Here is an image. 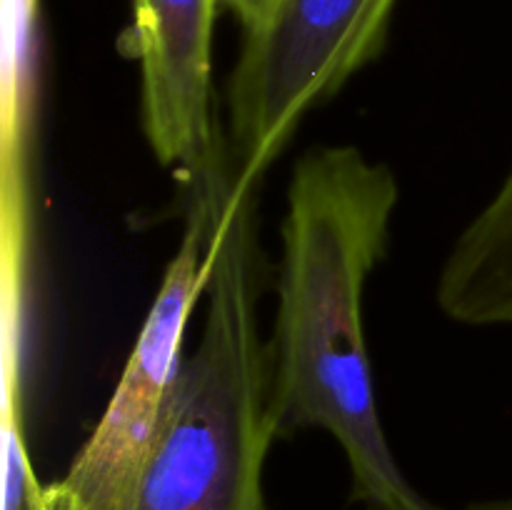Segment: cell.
Masks as SVG:
<instances>
[{"label":"cell","mask_w":512,"mask_h":510,"mask_svg":"<svg viewBox=\"0 0 512 510\" xmlns=\"http://www.w3.org/2000/svg\"><path fill=\"white\" fill-rule=\"evenodd\" d=\"M398 203L390 165L358 145H320L295 163L268 338L270 413L278 438L325 430L348 460L353 498L370 510H440L395 460L363 328L365 285Z\"/></svg>","instance_id":"obj_1"},{"label":"cell","mask_w":512,"mask_h":510,"mask_svg":"<svg viewBox=\"0 0 512 510\" xmlns=\"http://www.w3.org/2000/svg\"><path fill=\"white\" fill-rule=\"evenodd\" d=\"M195 190L208 205L203 330L180 360L133 510H268L263 475L278 433L260 325L258 180L223 168Z\"/></svg>","instance_id":"obj_2"},{"label":"cell","mask_w":512,"mask_h":510,"mask_svg":"<svg viewBox=\"0 0 512 510\" xmlns=\"http://www.w3.org/2000/svg\"><path fill=\"white\" fill-rule=\"evenodd\" d=\"M398 0H275L245 30L228 80V145L243 180H260L313 105L375 60Z\"/></svg>","instance_id":"obj_3"},{"label":"cell","mask_w":512,"mask_h":510,"mask_svg":"<svg viewBox=\"0 0 512 510\" xmlns=\"http://www.w3.org/2000/svg\"><path fill=\"white\" fill-rule=\"evenodd\" d=\"M208 288V205L185 195V230L103 418L70 463L45 485V510H133L170 388L183 360L188 320Z\"/></svg>","instance_id":"obj_4"},{"label":"cell","mask_w":512,"mask_h":510,"mask_svg":"<svg viewBox=\"0 0 512 510\" xmlns=\"http://www.w3.org/2000/svg\"><path fill=\"white\" fill-rule=\"evenodd\" d=\"M220 0H133L125 43L140 68V123L183 188L223 168L228 138L213 118V23Z\"/></svg>","instance_id":"obj_5"},{"label":"cell","mask_w":512,"mask_h":510,"mask_svg":"<svg viewBox=\"0 0 512 510\" xmlns=\"http://www.w3.org/2000/svg\"><path fill=\"white\" fill-rule=\"evenodd\" d=\"M435 295L453 323L512 325V168L453 243Z\"/></svg>","instance_id":"obj_6"},{"label":"cell","mask_w":512,"mask_h":510,"mask_svg":"<svg viewBox=\"0 0 512 510\" xmlns=\"http://www.w3.org/2000/svg\"><path fill=\"white\" fill-rule=\"evenodd\" d=\"M3 510H45V485L30 465L20 393H3Z\"/></svg>","instance_id":"obj_7"},{"label":"cell","mask_w":512,"mask_h":510,"mask_svg":"<svg viewBox=\"0 0 512 510\" xmlns=\"http://www.w3.org/2000/svg\"><path fill=\"white\" fill-rule=\"evenodd\" d=\"M235 18L240 20L245 30H253L265 20V15L273 10L275 0H220Z\"/></svg>","instance_id":"obj_8"},{"label":"cell","mask_w":512,"mask_h":510,"mask_svg":"<svg viewBox=\"0 0 512 510\" xmlns=\"http://www.w3.org/2000/svg\"><path fill=\"white\" fill-rule=\"evenodd\" d=\"M463 510H512V495L508 498H490V500H478V503L465 505Z\"/></svg>","instance_id":"obj_9"}]
</instances>
